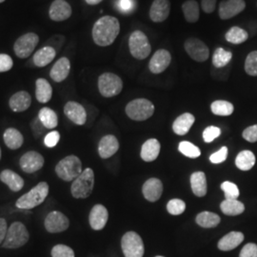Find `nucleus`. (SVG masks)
I'll list each match as a JSON object with an SVG mask.
<instances>
[{"label": "nucleus", "instance_id": "nucleus-11", "mask_svg": "<svg viewBox=\"0 0 257 257\" xmlns=\"http://www.w3.org/2000/svg\"><path fill=\"white\" fill-rule=\"evenodd\" d=\"M38 41L39 37L35 33H28L21 36L14 45L16 55L19 58H27L35 51Z\"/></svg>", "mask_w": 257, "mask_h": 257}, {"label": "nucleus", "instance_id": "nucleus-49", "mask_svg": "<svg viewBox=\"0 0 257 257\" xmlns=\"http://www.w3.org/2000/svg\"><path fill=\"white\" fill-rule=\"evenodd\" d=\"M31 128H32V131H33V134H34L35 138H37L42 137L44 135V133H45V130H46L45 126L41 123V121L38 118V116L32 121Z\"/></svg>", "mask_w": 257, "mask_h": 257}, {"label": "nucleus", "instance_id": "nucleus-24", "mask_svg": "<svg viewBox=\"0 0 257 257\" xmlns=\"http://www.w3.org/2000/svg\"><path fill=\"white\" fill-rule=\"evenodd\" d=\"M0 180L9 187L12 192L18 193L24 187L23 178L12 170H4L0 174Z\"/></svg>", "mask_w": 257, "mask_h": 257}, {"label": "nucleus", "instance_id": "nucleus-53", "mask_svg": "<svg viewBox=\"0 0 257 257\" xmlns=\"http://www.w3.org/2000/svg\"><path fill=\"white\" fill-rule=\"evenodd\" d=\"M216 0H201V7L206 14H211L215 10Z\"/></svg>", "mask_w": 257, "mask_h": 257}, {"label": "nucleus", "instance_id": "nucleus-31", "mask_svg": "<svg viewBox=\"0 0 257 257\" xmlns=\"http://www.w3.org/2000/svg\"><path fill=\"white\" fill-rule=\"evenodd\" d=\"M36 96L38 102L47 103L53 96V88L44 78H38L36 81Z\"/></svg>", "mask_w": 257, "mask_h": 257}, {"label": "nucleus", "instance_id": "nucleus-52", "mask_svg": "<svg viewBox=\"0 0 257 257\" xmlns=\"http://www.w3.org/2000/svg\"><path fill=\"white\" fill-rule=\"evenodd\" d=\"M243 138H245L248 142H256L257 141V125L250 126L243 132Z\"/></svg>", "mask_w": 257, "mask_h": 257}, {"label": "nucleus", "instance_id": "nucleus-1", "mask_svg": "<svg viewBox=\"0 0 257 257\" xmlns=\"http://www.w3.org/2000/svg\"><path fill=\"white\" fill-rule=\"evenodd\" d=\"M120 32V23L114 17L105 16L98 19L92 28V39L97 46L111 45Z\"/></svg>", "mask_w": 257, "mask_h": 257}, {"label": "nucleus", "instance_id": "nucleus-33", "mask_svg": "<svg viewBox=\"0 0 257 257\" xmlns=\"http://www.w3.org/2000/svg\"><path fill=\"white\" fill-rule=\"evenodd\" d=\"M220 209L224 214L234 216L245 211V206L237 199H225L221 203Z\"/></svg>", "mask_w": 257, "mask_h": 257}, {"label": "nucleus", "instance_id": "nucleus-34", "mask_svg": "<svg viewBox=\"0 0 257 257\" xmlns=\"http://www.w3.org/2000/svg\"><path fill=\"white\" fill-rule=\"evenodd\" d=\"M196 223L206 229L215 228L220 223V217L211 211H202L196 216Z\"/></svg>", "mask_w": 257, "mask_h": 257}, {"label": "nucleus", "instance_id": "nucleus-9", "mask_svg": "<svg viewBox=\"0 0 257 257\" xmlns=\"http://www.w3.org/2000/svg\"><path fill=\"white\" fill-rule=\"evenodd\" d=\"M121 247L125 257H143L144 255L143 241L135 231H128L123 235Z\"/></svg>", "mask_w": 257, "mask_h": 257}, {"label": "nucleus", "instance_id": "nucleus-15", "mask_svg": "<svg viewBox=\"0 0 257 257\" xmlns=\"http://www.w3.org/2000/svg\"><path fill=\"white\" fill-rule=\"evenodd\" d=\"M246 8L244 0H224L219 5V18L223 20L232 19Z\"/></svg>", "mask_w": 257, "mask_h": 257}, {"label": "nucleus", "instance_id": "nucleus-16", "mask_svg": "<svg viewBox=\"0 0 257 257\" xmlns=\"http://www.w3.org/2000/svg\"><path fill=\"white\" fill-rule=\"evenodd\" d=\"M50 19L55 22H61L71 18L72 7L65 0H55L49 11Z\"/></svg>", "mask_w": 257, "mask_h": 257}, {"label": "nucleus", "instance_id": "nucleus-12", "mask_svg": "<svg viewBox=\"0 0 257 257\" xmlns=\"http://www.w3.org/2000/svg\"><path fill=\"white\" fill-rule=\"evenodd\" d=\"M44 226L49 232L58 233L69 228L70 221L64 213L57 211H51L44 220Z\"/></svg>", "mask_w": 257, "mask_h": 257}, {"label": "nucleus", "instance_id": "nucleus-54", "mask_svg": "<svg viewBox=\"0 0 257 257\" xmlns=\"http://www.w3.org/2000/svg\"><path fill=\"white\" fill-rule=\"evenodd\" d=\"M8 231V226H7V221L4 218H0V245L3 244L6 234Z\"/></svg>", "mask_w": 257, "mask_h": 257}, {"label": "nucleus", "instance_id": "nucleus-27", "mask_svg": "<svg viewBox=\"0 0 257 257\" xmlns=\"http://www.w3.org/2000/svg\"><path fill=\"white\" fill-rule=\"evenodd\" d=\"M160 153V143L155 138L147 140L141 149V158L146 162L155 161Z\"/></svg>", "mask_w": 257, "mask_h": 257}, {"label": "nucleus", "instance_id": "nucleus-29", "mask_svg": "<svg viewBox=\"0 0 257 257\" xmlns=\"http://www.w3.org/2000/svg\"><path fill=\"white\" fill-rule=\"evenodd\" d=\"M4 143L11 150H18L24 143V138L19 130L15 128H7L3 135Z\"/></svg>", "mask_w": 257, "mask_h": 257}, {"label": "nucleus", "instance_id": "nucleus-3", "mask_svg": "<svg viewBox=\"0 0 257 257\" xmlns=\"http://www.w3.org/2000/svg\"><path fill=\"white\" fill-rule=\"evenodd\" d=\"M82 163L75 156H66L55 166L57 176L67 182L74 181L82 173Z\"/></svg>", "mask_w": 257, "mask_h": 257}, {"label": "nucleus", "instance_id": "nucleus-20", "mask_svg": "<svg viewBox=\"0 0 257 257\" xmlns=\"http://www.w3.org/2000/svg\"><path fill=\"white\" fill-rule=\"evenodd\" d=\"M144 197L150 202L157 201L163 193V184L158 178H150L142 188Z\"/></svg>", "mask_w": 257, "mask_h": 257}, {"label": "nucleus", "instance_id": "nucleus-21", "mask_svg": "<svg viewBox=\"0 0 257 257\" xmlns=\"http://www.w3.org/2000/svg\"><path fill=\"white\" fill-rule=\"evenodd\" d=\"M71 71V62L67 57L59 58L51 69L50 76L55 82L64 81Z\"/></svg>", "mask_w": 257, "mask_h": 257}, {"label": "nucleus", "instance_id": "nucleus-23", "mask_svg": "<svg viewBox=\"0 0 257 257\" xmlns=\"http://www.w3.org/2000/svg\"><path fill=\"white\" fill-rule=\"evenodd\" d=\"M32 104V97L30 93L25 91L16 92L10 98L9 106L15 112H22L30 108Z\"/></svg>", "mask_w": 257, "mask_h": 257}, {"label": "nucleus", "instance_id": "nucleus-10", "mask_svg": "<svg viewBox=\"0 0 257 257\" xmlns=\"http://www.w3.org/2000/svg\"><path fill=\"white\" fill-rule=\"evenodd\" d=\"M184 48L187 54L196 62H205L210 56L208 46L198 38L191 37L185 41Z\"/></svg>", "mask_w": 257, "mask_h": 257}, {"label": "nucleus", "instance_id": "nucleus-30", "mask_svg": "<svg viewBox=\"0 0 257 257\" xmlns=\"http://www.w3.org/2000/svg\"><path fill=\"white\" fill-rule=\"evenodd\" d=\"M191 186L193 193L198 196L203 197L207 193V179L206 175L203 172H195L191 176Z\"/></svg>", "mask_w": 257, "mask_h": 257}, {"label": "nucleus", "instance_id": "nucleus-8", "mask_svg": "<svg viewBox=\"0 0 257 257\" xmlns=\"http://www.w3.org/2000/svg\"><path fill=\"white\" fill-rule=\"evenodd\" d=\"M123 89V82L118 75L105 73L98 78V90L104 97H112L119 94Z\"/></svg>", "mask_w": 257, "mask_h": 257}, {"label": "nucleus", "instance_id": "nucleus-14", "mask_svg": "<svg viewBox=\"0 0 257 257\" xmlns=\"http://www.w3.org/2000/svg\"><path fill=\"white\" fill-rule=\"evenodd\" d=\"M172 61V55L169 51L161 49L153 55L149 63V69L153 74H161L170 66Z\"/></svg>", "mask_w": 257, "mask_h": 257}, {"label": "nucleus", "instance_id": "nucleus-44", "mask_svg": "<svg viewBox=\"0 0 257 257\" xmlns=\"http://www.w3.org/2000/svg\"><path fill=\"white\" fill-rule=\"evenodd\" d=\"M52 257H74V251L73 248L63 245L58 244L52 248Z\"/></svg>", "mask_w": 257, "mask_h": 257}, {"label": "nucleus", "instance_id": "nucleus-7", "mask_svg": "<svg viewBox=\"0 0 257 257\" xmlns=\"http://www.w3.org/2000/svg\"><path fill=\"white\" fill-rule=\"evenodd\" d=\"M155 106L152 102L145 98H138L128 103L126 113L131 119L136 121L147 120L154 114Z\"/></svg>", "mask_w": 257, "mask_h": 257}, {"label": "nucleus", "instance_id": "nucleus-43", "mask_svg": "<svg viewBox=\"0 0 257 257\" xmlns=\"http://www.w3.org/2000/svg\"><path fill=\"white\" fill-rule=\"evenodd\" d=\"M167 210L172 215H180L186 210V203L181 199H172L167 205Z\"/></svg>", "mask_w": 257, "mask_h": 257}, {"label": "nucleus", "instance_id": "nucleus-28", "mask_svg": "<svg viewBox=\"0 0 257 257\" xmlns=\"http://www.w3.org/2000/svg\"><path fill=\"white\" fill-rule=\"evenodd\" d=\"M55 55H56V52L54 47H43L35 54L33 60L36 66L42 68L50 64L55 59Z\"/></svg>", "mask_w": 257, "mask_h": 257}, {"label": "nucleus", "instance_id": "nucleus-5", "mask_svg": "<svg viewBox=\"0 0 257 257\" xmlns=\"http://www.w3.org/2000/svg\"><path fill=\"white\" fill-rule=\"evenodd\" d=\"M30 238L29 231L25 225L21 222H14L6 234L2 247L5 248H19L24 246Z\"/></svg>", "mask_w": 257, "mask_h": 257}, {"label": "nucleus", "instance_id": "nucleus-17", "mask_svg": "<svg viewBox=\"0 0 257 257\" xmlns=\"http://www.w3.org/2000/svg\"><path fill=\"white\" fill-rule=\"evenodd\" d=\"M65 115L76 125H84L87 120V112L81 104L77 102L69 101L64 107Z\"/></svg>", "mask_w": 257, "mask_h": 257}, {"label": "nucleus", "instance_id": "nucleus-48", "mask_svg": "<svg viewBox=\"0 0 257 257\" xmlns=\"http://www.w3.org/2000/svg\"><path fill=\"white\" fill-rule=\"evenodd\" d=\"M60 140V134L56 131L50 132L44 138V144L48 148H55Z\"/></svg>", "mask_w": 257, "mask_h": 257}, {"label": "nucleus", "instance_id": "nucleus-39", "mask_svg": "<svg viewBox=\"0 0 257 257\" xmlns=\"http://www.w3.org/2000/svg\"><path fill=\"white\" fill-rule=\"evenodd\" d=\"M211 110L213 114L220 116H229L233 112V105L229 101L216 100L211 103Z\"/></svg>", "mask_w": 257, "mask_h": 257}, {"label": "nucleus", "instance_id": "nucleus-4", "mask_svg": "<svg viewBox=\"0 0 257 257\" xmlns=\"http://www.w3.org/2000/svg\"><path fill=\"white\" fill-rule=\"evenodd\" d=\"M94 186V173L91 168H87L74 180L71 193L74 198H87L92 193Z\"/></svg>", "mask_w": 257, "mask_h": 257}, {"label": "nucleus", "instance_id": "nucleus-35", "mask_svg": "<svg viewBox=\"0 0 257 257\" xmlns=\"http://www.w3.org/2000/svg\"><path fill=\"white\" fill-rule=\"evenodd\" d=\"M38 118L41 121V123L45 126L48 130H53L56 128L58 125V117L55 113V110L45 107L39 110Z\"/></svg>", "mask_w": 257, "mask_h": 257}, {"label": "nucleus", "instance_id": "nucleus-57", "mask_svg": "<svg viewBox=\"0 0 257 257\" xmlns=\"http://www.w3.org/2000/svg\"><path fill=\"white\" fill-rule=\"evenodd\" d=\"M0 159H1V149H0Z\"/></svg>", "mask_w": 257, "mask_h": 257}, {"label": "nucleus", "instance_id": "nucleus-26", "mask_svg": "<svg viewBox=\"0 0 257 257\" xmlns=\"http://www.w3.org/2000/svg\"><path fill=\"white\" fill-rule=\"evenodd\" d=\"M194 121L195 118L192 113L185 112L175 119L173 124V130L176 135L185 136L188 134L190 128H192Z\"/></svg>", "mask_w": 257, "mask_h": 257}, {"label": "nucleus", "instance_id": "nucleus-18", "mask_svg": "<svg viewBox=\"0 0 257 257\" xmlns=\"http://www.w3.org/2000/svg\"><path fill=\"white\" fill-rule=\"evenodd\" d=\"M109 218V212L103 205L97 204L92 207L90 215L89 222L92 230H101L107 224Z\"/></svg>", "mask_w": 257, "mask_h": 257}, {"label": "nucleus", "instance_id": "nucleus-55", "mask_svg": "<svg viewBox=\"0 0 257 257\" xmlns=\"http://www.w3.org/2000/svg\"><path fill=\"white\" fill-rule=\"evenodd\" d=\"M85 1H86V3L89 4V5H97V4L101 3L103 0H85Z\"/></svg>", "mask_w": 257, "mask_h": 257}, {"label": "nucleus", "instance_id": "nucleus-46", "mask_svg": "<svg viewBox=\"0 0 257 257\" xmlns=\"http://www.w3.org/2000/svg\"><path fill=\"white\" fill-rule=\"evenodd\" d=\"M221 135V130L215 126H210L205 128L203 132V138L206 143H211L215 138H218Z\"/></svg>", "mask_w": 257, "mask_h": 257}, {"label": "nucleus", "instance_id": "nucleus-45", "mask_svg": "<svg viewBox=\"0 0 257 257\" xmlns=\"http://www.w3.org/2000/svg\"><path fill=\"white\" fill-rule=\"evenodd\" d=\"M137 3L135 0H117L116 8L120 13L128 15L132 14L136 9Z\"/></svg>", "mask_w": 257, "mask_h": 257}, {"label": "nucleus", "instance_id": "nucleus-32", "mask_svg": "<svg viewBox=\"0 0 257 257\" xmlns=\"http://www.w3.org/2000/svg\"><path fill=\"white\" fill-rule=\"evenodd\" d=\"M184 18L189 23H195L200 18L199 5L195 0H188L182 5Z\"/></svg>", "mask_w": 257, "mask_h": 257}, {"label": "nucleus", "instance_id": "nucleus-37", "mask_svg": "<svg viewBox=\"0 0 257 257\" xmlns=\"http://www.w3.org/2000/svg\"><path fill=\"white\" fill-rule=\"evenodd\" d=\"M248 33L243 30L242 28L232 27L226 33L225 38L228 42H230L231 44H235L238 45L241 43H244L245 41H247L248 39Z\"/></svg>", "mask_w": 257, "mask_h": 257}, {"label": "nucleus", "instance_id": "nucleus-56", "mask_svg": "<svg viewBox=\"0 0 257 257\" xmlns=\"http://www.w3.org/2000/svg\"><path fill=\"white\" fill-rule=\"evenodd\" d=\"M5 0H0V3H2V2H4Z\"/></svg>", "mask_w": 257, "mask_h": 257}, {"label": "nucleus", "instance_id": "nucleus-51", "mask_svg": "<svg viewBox=\"0 0 257 257\" xmlns=\"http://www.w3.org/2000/svg\"><path fill=\"white\" fill-rule=\"evenodd\" d=\"M239 257H257V245L254 243H248L245 245L240 251Z\"/></svg>", "mask_w": 257, "mask_h": 257}, {"label": "nucleus", "instance_id": "nucleus-58", "mask_svg": "<svg viewBox=\"0 0 257 257\" xmlns=\"http://www.w3.org/2000/svg\"><path fill=\"white\" fill-rule=\"evenodd\" d=\"M156 257H163V256H156Z\"/></svg>", "mask_w": 257, "mask_h": 257}, {"label": "nucleus", "instance_id": "nucleus-36", "mask_svg": "<svg viewBox=\"0 0 257 257\" xmlns=\"http://www.w3.org/2000/svg\"><path fill=\"white\" fill-rule=\"evenodd\" d=\"M255 164V156L250 151L239 153L235 159V165L241 171H249Z\"/></svg>", "mask_w": 257, "mask_h": 257}, {"label": "nucleus", "instance_id": "nucleus-41", "mask_svg": "<svg viewBox=\"0 0 257 257\" xmlns=\"http://www.w3.org/2000/svg\"><path fill=\"white\" fill-rule=\"evenodd\" d=\"M245 71L248 75L257 76V51L248 54L245 61Z\"/></svg>", "mask_w": 257, "mask_h": 257}, {"label": "nucleus", "instance_id": "nucleus-2", "mask_svg": "<svg viewBox=\"0 0 257 257\" xmlns=\"http://www.w3.org/2000/svg\"><path fill=\"white\" fill-rule=\"evenodd\" d=\"M49 185L46 182H40L35 186L30 192L20 196L16 206L21 210H32L45 201L49 194Z\"/></svg>", "mask_w": 257, "mask_h": 257}, {"label": "nucleus", "instance_id": "nucleus-19", "mask_svg": "<svg viewBox=\"0 0 257 257\" xmlns=\"http://www.w3.org/2000/svg\"><path fill=\"white\" fill-rule=\"evenodd\" d=\"M171 12V4L169 0H155L150 9V19L152 21L159 23L169 18Z\"/></svg>", "mask_w": 257, "mask_h": 257}, {"label": "nucleus", "instance_id": "nucleus-50", "mask_svg": "<svg viewBox=\"0 0 257 257\" xmlns=\"http://www.w3.org/2000/svg\"><path fill=\"white\" fill-rule=\"evenodd\" d=\"M14 66L13 59L10 55L0 54V73H5L10 71Z\"/></svg>", "mask_w": 257, "mask_h": 257}, {"label": "nucleus", "instance_id": "nucleus-25", "mask_svg": "<svg viewBox=\"0 0 257 257\" xmlns=\"http://www.w3.org/2000/svg\"><path fill=\"white\" fill-rule=\"evenodd\" d=\"M244 240V234L240 231H231L223 236L218 242V248L223 251H229L238 247Z\"/></svg>", "mask_w": 257, "mask_h": 257}, {"label": "nucleus", "instance_id": "nucleus-38", "mask_svg": "<svg viewBox=\"0 0 257 257\" xmlns=\"http://www.w3.org/2000/svg\"><path fill=\"white\" fill-rule=\"evenodd\" d=\"M232 54L223 48H217L212 55V65L215 68H223L229 64L231 60Z\"/></svg>", "mask_w": 257, "mask_h": 257}, {"label": "nucleus", "instance_id": "nucleus-22", "mask_svg": "<svg viewBox=\"0 0 257 257\" xmlns=\"http://www.w3.org/2000/svg\"><path fill=\"white\" fill-rule=\"evenodd\" d=\"M119 149V143L114 136L108 135L101 138L98 144V154L103 159L110 158Z\"/></svg>", "mask_w": 257, "mask_h": 257}, {"label": "nucleus", "instance_id": "nucleus-6", "mask_svg": "<svg viewBox=\"0 0 257 257\" xmlns=\"http://www.w3.org/2000/svg\"><path fill=\"white\" fill-rule=\"evenodd\" d=\"M130 53L138 60L147 58L152 52V46L147 36L141 31H135L128 38Z\"/></svg>", "mask_w": 257, "mask_h": 257}, {"label": "nucleus", "instance_id": "nucleus-42", "mask_svg": "<svg viewBox=\"0 0 257 257\" xmlns=\"http://www.w3.org/2000/svg\"><path fill=\"white\" fill-rule=\"evenodd\" d=\"M221 189L223 190L225 198L226 199H237L238 198L239 189L238 187L232 182L225 181L224 183L221 184Z\"/></svg>", "mask_w": 257, "mask_h": 257}, {"label": "nucleus", "instance_id": "nucleus-47", "mask_svg": "<svg viewBox=\"0 0 257 257\" xmlns=\"http://www.w3.org/2000/svg\"><path fill=\"white\" fill-rule=\"evenodd\" d=\"M228 157V148L222 147L219 151L210 156V161L213 164H220Z\"/></svg>", "mask_w": 257, "mask_h": 257}, {"label": "nucleus", "instance_id": "nucleus-13", "mask_svg": "<svg viewBox=\"0 0 257 257\" xmlns=\"http://www.w3.org/2000/svg\"><path fill=\"white\" fill-rule=\"evenodd\" d=\"M44 163H45L44 157L35 151H31L24 154L21 156L19 161L20 168L22 169L23 172L27 174H34L37 171H39L40 169H42Z\"/></svg>", "mask_w": 257, "mask_h": 257}, {"label": "nucleus", "instance_id": "nucleus-40", "mask_svg": "<svg viewBox=\"0 0 257 257\" xmlns=\"http://www.w3.org/2000/svg\"><path fill=\"white\" fill-rule=\"evenodd\" d=\"M178 150L182 155L190 158H197L201 156V151L199 150V148L196 147L193 143L188 141L180 142Z\"/></svg>", "mask_w": 257, "mask_h": 257}]
</instances>
